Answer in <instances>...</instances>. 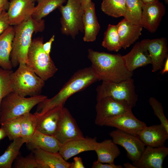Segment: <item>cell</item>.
<instances>
[{
    "label": "cell",
    "instance_id": "obj_17",
    "mask_svg": "<svg viewBox=\"0 0 168 168\" xmlns=\"http://www.w3.org/2000/svg\"><path fill=\"white\" fill-rule=\"evenodd\" d=\"M168 154V148L165 146H147L138 161L133 164L136 168H162L164 160Z\"/></svg>",
    "mask_w": 168,
    "mask_h": 168
},
{
    "label": "cell",
    "instance_id": "obj_39",
    "mask_svg": "<svg viewBox=\"0 0 168 168\" xmlns=\"http://www.w3.org/2000/svg\"><path fill=\"white\" fill-rule=\"evenodd\" d=\"M55 35H53L49 40L46 43L43 44V48L45 52L48 54L50 55L51 46L54 40Z\"/></svg>",
    "mask_w": 168,
    "mask_h": 168
},
{
    "label": "cell",
    "instance_id": "obj_3",
    "mask_svg": "<svg viewBox=\"0 0 168 168\" xmlns=\"http://www.w3.org/2000/svg\"><path fill=\"white\" fill-rule=\"evenodd\" d=\"M15 34L10 59L12 67L20 63H26L29 49L34 33L42 32L45 27L44 21L36 20L31 17L28 20L14 27Z\"/></svg>",
    "mask_w": 168,
    "mask_h": 168
},
{
    "label": "cell",
    "instance_id": "obj_7",
    "mask_svg": "<svg viewBox=\"0 0 168 168\" xmlns=\"http://www.w3.org/2000/svg\"><path fill=\"white\" fill-rule=\"evenodd\" d=\"M96 91L97 100L109 96L115 100L126 102L132 108L136 106L138 100L132 78L119 82L102 81L96 88Z\"/></svg>",
    "mask_w": 168,
    "mask_h": 168
},
{
    "label": "cell",
    "instance_id": "obj_15",
    "mask_svg": "<svg viewBox=\"0 0 168 168\" xmlns=\"http://www.w3.org/2000/svg\"><path fill=\"white\" fill-rule=\"evenodd\" d=\"M97 143L96 137L78 138L61 144L58 152L67 161L80 153L94 151Z\"/></svg>",
    "mask_w": 168,
    "mask_h": 168
},
{
    "label": "cell",
    "instance_id": "obj_16",
    "mask_svg": "<svg viewBox=\"0 0 168 168\" xmlns=\"http://www.w3.org/2000/svg\"><path fill=\"white\" fill-rule=\"evenodd\" d=\"M165 7L159 1L148 4H143L141 25L151 33L157 30L162 17L165 13Z\"/></svg>",
    "mask_w": 168,
    "mask_h": 168
},
{
    "label": "cell",
    "instance_id": "obj_23",
    "mask_svg": "<svg viewBox=\"0 0 168 168\" xmlns=\"http://www.w3.org/2000/svg\"><path fill=\"white\" fill-rule=\"evenodd\" d=\"M82 22L84 32L83 41L86 42L95 41L100 26L96 14L95 4L92 1L84 11Z\"/></svg>",
    "mask_w": 168,
    "mask_h": 168
},
{
    "label": "cell",
    "instance_id": "obj_48",
    "mask_svg": "<svg viewBox=\"0 0 168 168\" xmlns=\"http://www.w3.org/2000/svg\"><path fill=\"white\" fill-rule=\"evenodd\" d=\"M34 2L37 1V0H32Z\"/></svg>",
    "mask_w": 168,
    "mask_h": 168
},
{
    "label": "cell",
    "instance_id": "obj_43",
    "mask_svg": "<svg viewBox=\"0 0 168 168\" xmlns=\"http://www.w3.org/2000/svg\"><path fill=\"white\" fill-rule=\"evenodd\" d=\"M10 0H0V3L3 10H7L8 8Z\"/></svg>",
    "mask_w": 168,
    "mask_h": 168
},
{
    "label": "cell",
    "instance_id": "obj_13",
    "mask_svg": "<svg viewBox=\"0 0 168 168\" xmlns=\"http://www.w3.org/2000/svg\"><path fill=\"white\" fill-rule=\"evenodd\" d=\"M140 43L148 51L151 60L152 72L162 69L164 60L168 57L166 39L164 38L144 39Z\"/></svg>",
    "mask_w": 168,
    "mask_h": 168
},
{
    "label": "cell",
    "instance_id": "obj_30",
    "mask_svg": "<svg viewBox=\"0 0 168 168\" xmlns=\"http://www.w3.org/2000/svg\"><path fill=\"white\" fill-rule=\"evenodd\" d=\"M101 45L110 51L118 52L122 48L116 25H108Z\"/></svg>",
    "mask_w": 168,
    "mask_h": 168
},
{
    "label": "cell",
    "instance_id": "obj_1",
    "mask_svg": "<svg viewBox=\"0 0 168 168\" xmlns=\"http://www.w3.org/2000/svg\"><path fill=\"white\" fill-rule=\"evenodd\" d=\"M87 56L98 80L119 82L132 78L133 76V72L127 69L119 54L99 52L89 49Z\"/></svg>",
    "mask_w": 168,
    "mask_h": 168
},
{
    "label": "cell",
    "instance_id": "obj_11",
    "mask_svg": "<svg viewBox=\"0 0 168 168\" xmlns=\"http://www.w3.org/2000/svg\"><path fill=\"white\" fill-rule=\"evenodd\" d=\"M54 136L62 144L69 140L83 137V134L69 110L63 107Z\"/></svg>",
    "mask_w": 168,
    "mask_h": 168
},
{
    "label": "cell",
    "instance_id": "obj_18",
    "mask_svg": "<svg viewBox=\"0 0 168 168\" xmlns=\"http://www.w3.org/2000/svg\"><path fill=\"white\" fill-rule=\"evenodd\" d=\"M145 146L157 147L165 146L168 132L161 124L146 126L137 135Z\"/></svg>",
    "mask_w": 168,
    "mask_h": 168
},
{
    "label": "cell",
    "instance_id": "obj_6",
    "mask_svg": "<svg viewBox=\"0 0 168 168\" xmlns=\"http://www.w3.org/2000/svg\"><path fill=\"white\" fill-rule=\"evenodd\" d=\"M43 39L32 40L29 49L26 64L42 79L46 81L52 77L58 69L51 58L43 48Z\"/></svg>",
    "mask_w": 168,
    "mask_h": 168
},
{
    "label": "cell",
    "instance_id": "obj_10",
    "mask_svg": "<svg viewBox=\"0 0 168 168\" xmlns=\"http://www.w3.org/2000/svg\"><path fill=\"white\" fill-rule=\"evenodd\" d=\"M109 134L114 143L125 149L127 156L133 164L138 161L144 151L145 146L137 136L118 129L110 132Z\"/></svg>",
    "mask_w": 168,
    "mask_h": 168
},
{
    "label": "cell",
    "instance_id": "obj_46",
    "mask_svg": "<svg viewBox=\"0 0 168 168\" xmlns=\"http://www.w3.org/2000/svg\"><path fill=\"white\" fill-rule=\"evenodd\" d=\"M144 4H148L155 2L159 0H141Z\"/></svg>",
    "mask_w": 168,
    "mask_h": 168
},
{
    "label": "cell",
    "instance_id": "obj_21",
    "mask_svg": "<svg viewBox=\"0 0 168 168\" xmlns=\"http://www.w3.org/2000/svg\"><path fill=\"white\" fill-rule=\"evenodd\" d=\"M34 153L40 168H71L72 163L65 160L58 152L40 149H34Z\"/></svg>",
    "mask_w": 168,
    "mask_h": 168
},
{
    "label": "cell",
    "instance_id": "obj_29",
    "mask_svg": "<svg viewBox=\"0 0 168 168\" xmlns=\"http://www.w3.org/2000/svg\"><path fill=\"white\" fill-rule=\"evenodd\" d=\"M36 115L30 112L21 116V137L25 143H27L36 130Z\"/></svg>",
    "mask_w": 168,
    "mask_h": 168
},
{
    "label": "cell",
    "instance_id": "obj_42",
    "mask_svg": "<svg viewBox=\"0 0 168 168\" xmlns=\"http://www.w3.org/2000/svg\"><path fill=\"white\" fill-rule=\"evenodd\" d=\"M162 70L160 72V73L163 75L168 72V56L166 58V60L164 63V64Z\"/></svg>",
    "mask_w": 168,
    "mask_h": 168
},
{
    "label": "cell",
    "instance_id": "obj_14",
    "mask_svg": "<svg viewBox=\"0 0 168 168\" xmlns=\"http://www.w3.org/2000/svg\"><path fill=\"white\" fill-rule=\"evenodd\" d=\"M35 8L32 0H10L7 12L10 25L15 26L29 19Z\"/></svg>",
    "mask_w": 168,
    "mask_h": 168
},
{
    "label": "cell",
    "instance_id": "obj_24",
    "mask_svg": "<svg viewBox=\"0 0 168 168\" xmlns=\"http://www.w3.org/2000/svg\"><path fill=\"white\" fill-rule=\"evenodd\" d=\"M26 143L28 150L31 151L40 149L54 152H58L61 145L54 136L44 134L37 130Z\"/></svg>",
    "mask_w": 168,
    "mask_h": 168
},
{
    "label": "cell",
    "instance_id": "obj_4",
    "mask_svg": "<svg viewBox=\"0 0 168 168\" xmlns=\"http://www.w3.org/2000/svg\"><path fill=\"white\" fill-rule=\"evenodd\" d=\"M13 92L23 97L40 94L45 81L39 77L26 63H20L10 75Z\"/></svg>",
    "mask_w": 168,
    "mask_h": 168
},
{
    "label": "cell",
    "instance_id": "obj_2",
    "mask_svg": "<svg viewBox=\"0 0 168 168\" xmlns=\"http://www.w3.org/2000/svg\"><path fill=\"white\" fill-rule=\"evenodd\" d=\"M97 80L98 78L91 67L78 70L55 95L50 98H47L38 104L35 113L41 114L55 107L63 105L71 96L84 89Z\"/></svg>",
    "mask_w": 168,
    "mask_h": 168
},
{
    "label": "cell",
    "instance_id": "obj_40",
    "mask_svg": "<svg viewBox=\"0 0 168 168\" xmlns=\"http://www.w3.org/2000/svg\"><path fill=\"white\" fill-rule=\"evenodd\" d=\"M73 162L72 163L71 168H84L82 158L80 157H75L73 158Z\"/></svg>",
    "mask_w": 168,
    "mask_h": 168
},
{
    "label": "cell",
    "instance_id": "obj_45",
    "mask_svg": "<svg viewBox=\"0 0 168 168\" xmlns=\"http://www.w3.org/2000/svg\"><path fill=\"white\" fill-rule=\"evenodd\" d=\"M123 166L125 168H136L133 164L128 162L124 163Z\"/></svg>",
    "mask_w": 168,
    "mask_h": 168
},
{
    "label": "cell",
    "instance_id": "obj_28",
    "mask_svg": "<svg viewBox=\"0 0 168 168\" xmlns=\"http://www.w3.org/2000/svg\"><path fill=\"white\" fill-rule=\"evenodd\" d=\"M67 0H37V5L32 17L40 20L49 14L65 2Z\"/></svg>",
    "mask_w": 168,
    "mask_h": 168
},
{
    "label": "cell",
    "instance_id": "obj_41",
    "mask_svg": "<svg viewBox=\"0 0 168 168\" xmlns=\"http://www.w3.org/2000/svg\"><path fill=\"white\" fill-rule=\"evenodd\" d=\"M91 1V0H80L81 8L83 12Z\"/></svg>",
    "mask_w": 168,
    "mask_h": 168
},
{
    "label": "cell",
    "instance_id": "obj_22",
    "mask_svg": "<svg viewBox=\"0 0 168 168\" xmlns=\"http://www.w3.org/2000/svg\"><path fill=\"white\" fill-rule=\"evenodd\" d=\"M122 48L126 49L135 42L142 34L143 27L133 24L124 18L116 25Z\"/></svg>",
    "mask_w": 168,
    "mask_h": 168
},
{
    "label": "cell",
    "instance_id": "obj_9",
    "mask_svg": "<svg viewBox=\"0 0 168 168\" xmlns=\"http://www.w3.org/2000/svg\"><path fill=\"white\" fill-rule=\"evenodd\" d=\"M132 107L128 103L115 100L109 96L97 100L95 122L102 126L108 118L132 111Z\"/></svg>",
    "mask_w": 168,
    "mask_h": 168
},
{
    "label": "cell",
    "instance_id": "obj_33",
    "mask_svg": "<svg viewBox=\"0 0 168 168\" xmlns=\"http://www.w3.org/2000/svg\"><path fill=\"white\" fill-rule=\"evenodd\" d=\"M21 116H19L0 124L10 141L21 137Z\"/></svg>",
    "mask_w": 168,
    "mask_h": 168
},
{
    "label": "cell",
    "instance_id": "obj_25",
    "mask_svg": "<svg viewBox=\"0 0 168 168\" xmlns=\"http://www.w3.org/2000/svg\"><path fill=\"white\" fill-rule=\"evenodd\" d=\"M14 34V27L10 26L0 35V67L5 69L12 68L10 57Z\"/></svg>",
    "mask_w": 168,
    "mask_h": 168
},
{
    "label": "cell",
    "instance_id": "obj_44",
    "mask_svg": "<svg viewBox=\"0 0 168 168\" xmlns=\"http://www.w3.org/2000/svg\"><path fill=\"white\" fill-rule=\"evenodd\" d=\"M7 137L6 131L4 128L1 126L0 128V140Z\"/></svg>",
    "mask_w": 168,
    "mask_h": 168
},
{
    "label": "cell",
    "instance_id": "obj_32",
    "mask_svg": "<svg viewBox=\"0 0 168 168\" xmlns=\"http://www.w3.org/2000/svg\"><path fill=\"white\" fill-rule=\"evenodd\" d=\"M125 1L126 8L124 18L133 24L141 25L143 2L141 0Z\"/></svg>",
    "mask_w": 168,
    "mask_h": 168
},
{
    "label": "cell",
    "instance_id": "obj_37",
    "mask_svg": "<svg viewBox=\"0 0 168 168\" xmlns=\"http://www.w3.org/2000/svg\"><path fill=\"white\" fill-rule=\"evenodd\" d=\"M10 26L7 12L3 10L0 13V35Z\"/></svg>",
    "mask_w": 168,
    "mask_h": 168
},
{
    "label": "cell",
    "instance_id": "obj_8",
    "mask_svg": "<svg viewBox=\"0 0 168 168\" xmlns=\"http://www.w3.org/2000/svg\"><path fill=\"white\" fill-rule=\"evenodd\" d=\"M66 4L58 7L61 15L60 28L62 34L73 39L84 32L82 10L80 0H67Z\"/></svg>",
    "mask_w": 168,
    "mask_h": 168
},
{
    "label": "cell",
    "instance_id": "obj_5",
    "mask_svg": "<svg viewBox=\"0 0 168 168\" xmlns=\"http://www.w3.org/2000/svg\"><path fill=\"white\" fill-rule=\"evenodd\" d=\"M47 98L40 95L29 97L12 92L2 100L0 105V124L30 112L36 105Z\"/></svg>",
    "mask_w": 168,
    "mask_h": 168
},
{
    "label": "cell",
    "instance_id": "obj_36",
    "mask_svg": "<svg viewBox=\"0 0 168 168\" xmlns=\"http://www.w3.org/2000/svg\"><path fill=\"white\" fill-rule=\"evenodd\" d=\"M149 103L153 109L154 114L157 116L160 121L161 124L168 132V120L164 114L161 103L153 97L150 98Z\"/></svg>",
    "mask_w": 168,
    "mask_h": 168
},
{
    "label": "cell",
    "instance_id": "obj_27",
    "mask_svg": "<svg viewBox=\"0 0 168 168\" xmlns=\"http://www.w3.org/2000/svg\"><path fill=\"white\" fill-rule=\"evenodd\" d=\"M4 153L0 156V168H11L13 162L19 155L20 150L25 143L21 137L12 141Z\"/></svg>",
    "mask_w": 168,
    "mask_h": 168
},
{
    "label": "cell",
    "instance_id": "obj_26",
    "mask_svg": "<svg viewBox=\"0 0 168 168\" xmlns=\"http://www.w3.org/2000/svg\"><path fill=\"white\" fill-rule=\"evenodd\" d=\"M94 151L97 155V161L103 163L114 164V160L120 154L117 145L110 139L98 142Z\"/></svg>",
    "mask_w": 168,
    "mask_h": 168
},
{
    "label": "cell",
    "instance_id": "obj_38",
    "mask_svg": "<svg viewBox=\"0 0 168 168\" xmlns=\"http://www.w3.org/2000/svg\"><path fill=\"white\" fill-rule=\"evenodd\" d=\"M92 168H123V167L121 165H115V164L109 163L103 164L98 161L93 162L92 166Z\"/></svg>",
    "mask_w": 168,
    "mask_h": 168
},
{
    "label": "cell",
    "instance_id": "obj_19",
    "mask_svg": "<svg viewBox=\"0 0 168 168\" xmlns=\"http://www.w3.org/2000/svg\"><path fill=\"white\" fill-rule=\"evenodd\" d=\"M63 105L55 107L41 114L36 115V130L44 134L54 136L57 129Z\"/></svg>",
    "mask_w": 168,
    "mask_h": 168
},
{
    "label": "cell",
    "instance_id": "obj_47",
    "mask_svg": "<svg viewBox=\"0 0 168 168\" xmlns=\"http://www.w3.org/2000/svg\"><path fill=\"white\" fill-rule=\"evenodd\" d=\"M3 10L1 5L0 3V13Z\"/></svg>",
    "mask_w": 168,
    "mask_h": 168
},
{
    "label": "cell",
    "instance_id": "obj_49",
    "mask_svg": "<svg viewBox=\"0 0 168 168\" xmlns=\"http://www.w3.org/2000/svg\"><path fill=\"white\" fill-rule=\"evenodd\" d=\"M165 1H166V2L168 3V0H165Z\"/></svg>",
    "mask_w": 168,
    "mask_h": 168
},
{
    "label": "cell",
    "instance_id": "obj_35",
    "mask_svg": "<svg viewBox=\"0 0 168 168\" xmlns=\"http://www.w3.org/2000/svg\"><path fill=\"white\" fill-rule=\"evenodd\" d=\"M13 168H40L33 152L25 157L19 155L14 161Z\"/></svg>",
    "mask_w": 168,
    "mask_h": 168
},
{
    "label": "cell",
    "instance_id": "obj_20",
    "mask_svg": "<svg viewBox=\"0 0 168 168\" xmlns=\"http://www.w3.org/2000/svg\"><path fill=\"white\" fill-rule=\"evenodd\" d=\"M122 57L127 69L131 72L152 63L148 51L140 42L136 43L131 51Z\"/></svg>",
    "mask_w": 168,
    "mask_h": 168
},
{
    "label": "cell",
    "instance_id": "obj_34",
    "mask_svg": "<svg viewBox=\"0 0 168 168\" xmlns=\"http://www.w3.org/2000/svg\"><path fill=\"white\" fill-rule=\"evenodd\" d=\"M12 71V69L6 70L0 67V110L2 99L13 92L10 80V75Z\"/></svg>",
    "mask_w": 168,
    "mask_h": 168
},
{
    "label": "cell",
    "instance_id": "obj_31",
    "mask_svg": "<svg viewBox=\"0 0 168 168\" xmlns=\"http://www.w3.org/2000/svg\"><path fill=\"white\" fill-rule=\"evenodd\" d=\"M125 0H103L101 9L107 15L114 17L124 16L126 11Z\"/></svg>",
    "mask_w": 168,
    "mask_h": 168
},
{
    "label": "cell",
    "instance_id": "obj_12",
    "mask_svg": "<svg viewBox=\"0 0 168 168\" xmlns=\"http://www.w3.org/2000/svg\"><path fill=\"white\" fill-rule=\"evenodd\" d=\"M103 126L114 127L136 136L147 126L135 117L132 111L108 118L103 123Z\"/></svg>",
    "mask_w": 168,
    "mask_h": 168
}]
</instances>
